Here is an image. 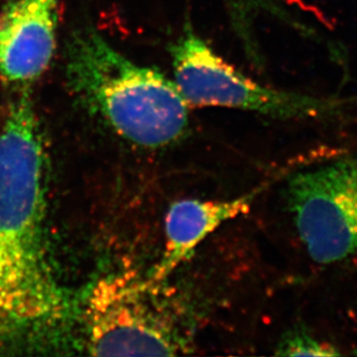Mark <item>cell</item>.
<instances>
[{
    "instance_id": "obj_4",
    "label": "cell",
    "mask_w": 357,
    "mask_h": 357,
    "mask_svg": "<svg viewBox=\"0 0 357 357\" xmlns=\"http://www.w3.org/2000/svg\"><path fill=\"white\" fill-rule=\"evenodd\" d=\"M170 54L176 84L190 107L236 109L280 119H323L340 116L349 103L258 84L192 31L172 44Z\"/></svg>"
},
{
    "instance_id": "obj_3",
    "label": "cell",
    "mask_w": 357,
    "mask_h": 357,
    "mask_svg": "<svg viewBox=\"0 0 357 357\" xmlns=\"http://www.w3.org/2000/svg\"><path fill=\"white\" fill-rule=\"evenodd\" d=\"M158 283L130 271L100 278L82 311L86 344L96 356H174L185 344L156 300Z\"/></svg>"
},
{
    "instance_id": "obj_6",
    "label": "cell",
    "mask_w": 357,
    "mask_h": 357,
    "mask_svg": "<svg viewBox=\"0 0 357 357\" xmlns=\"http://www.w3.org/2000/svg\"><path fill=\"white\" fill-rule=\"evenodd\" d=\"M58 0H10L0 13V75L27 87L56 50Z\"/></svg>"
},
{
    "instance_id": "obj_1",
    "label": "cell",
    "mask_w": 357,
    "mask_h": 357,
    "mask_svg": "<svg viewBox=\"0 0 357 357\" xmlns=\"http://www.w3.org/2000/svg\"><path fill=\"white\" fill-rule=\"evenodd\" d=\"M28 91L0 131V334L56 326L68 312L44 238V152Z\"/></svg>"
},
{
    "instance_id": "obj_9",
    "label": "cell",
    "mask_w": 357,
    "mask_h": 357,
    "mask_svg": "<svg viewBox=\"0 0 357 357\" xmlns=\"http://www.w3.org/2000/svg\"><path fill=\"white\" fill-rule=\"evenodd\" d=\"M356 355H357V353H356Z\"/></svg>"
},
{
    "instance_id": "obj_8",
    "label": "cell",
    "mask_w": 357,
    "mask_h": 357,
    "mask_svg": "<svg viewBox=\"0 0 357 357\" xmlns=\"http://www.w3.org/2000/svg\"><path fill=\"white\" fill-rule=\"evenodd\" d=\"M275 354L279 356H337L340 353L332 344L298 331L288 334L280 342Z\"/></svg>"
},
{
    "instance_id": "obj_2",
    "label": "cell",
    "mask_w": 357,
    "mask_h": 357,
    "mask_svg": "<svg viewBox=\"0 0 357 357\" xmlns=\"http://www.w3.org/2000/svg\"><path fill=\"white\" fill-rule=\"evenodd\" d=\"M65 71L72 89L132 144L159 149L188 130L191 107L176 81L135 64L93 29L72 35Z\"/></svg>"
},
{
    "instance_id": "obj_5",
    "label": "cell",
    "mask_w": 357,
    "mask_h": 357,
    "mask_svg": "<svg viewBox=\"0 0 357 357\" xmlns=\"http://www.w3.org/2000/svg\"><path fill=\"white\" fill-rule=\"evenodd\" d=\"M287 204L314 263L330 265L357 256V158L291 176Z\"/></svg>"
},
{
    "instance_id": "obj_7",
    "label": "cell",
    "mask_w": 357,
    "mask_h": 357,
    "mask_svg": "<svg viewBox=\"0 0 357 357\" xmlns=\"http://www.w3.org/2000/svg\"><path fill=\"white\" fill-rule=\"evenodd\" d=\"M268 183L228 200L182 199L169 207L165 215V245L149 274L153 282H163L192 257L200 244L230 220L246 214Z\"/></svg>"
}]
</instances>
